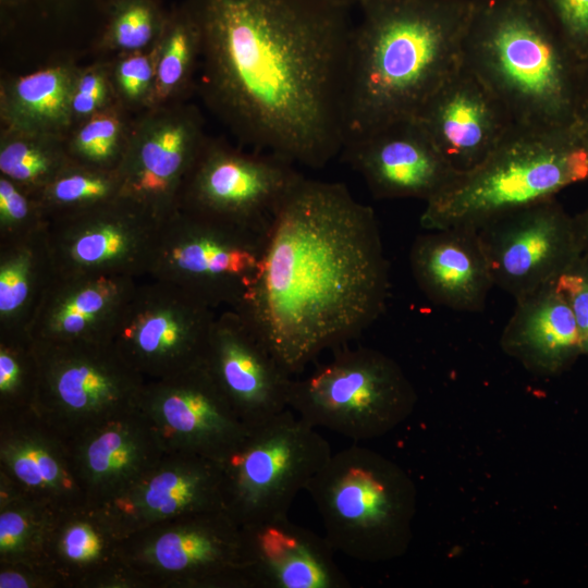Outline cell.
Returning a JSON list of instances; mask_svg holds the SVG:
<instances>
[{
	"label": "cell",
	"instance_id": "6da1fadb",
	"mask_svg": "<svg viewBox=\"0 0 588 588\" xmlns=\"http://www.w3.org/2000/svg\"><path fill=\"white\" fill-rule=\"evenodd\" d=\"M200 95L238 144L322 168L346 139L355 24L338 0H188Z\"/></svg>",
	"mask_w": 588,
	"mask_h": 588
},
{
	"label": "cell",
	"instance_id": "7a4b0ae2",
	"mask_svg": "<svg viewBox=\"0 0 588 588\" xmlns=\"http://www.w3.org/2000/svg\"><path fill=\"white\" fill-rule=\"evenodd\" d=\"M389 264L373 210L341 183L303 176L268 230L258 272L233 309L292 376L383 313Z\"/></svg>",
	"mask_w": 588,
	"mask_h": 588
},
{
	"label": "cell",
	"instance_id": "3957f363",
	"mask_svg": "<svg viewBox=\"0 0 588 588\" xmlns=\"http://www.w3.org/2000/svg\"><path fill=\"white\" fill-rule=\"evenodd\" d=\"M476 0H363L354 26L346 139L414 119L463 65ZM345 145V144H344Z\"/></svg>",
	"mask_w": 588,
	"mask_h": 588
},
{
	"label": "cell",
	"instance_id": "277c9868",
	"mask_svg": "<svg viewBox=\"0 0 588 588\" xmlns=\"http://www.w3.org/2000/svg\"><path fill=\"white\" fill-rule=\"evenodd\" d=\"M579 62L540 0H476L463 65L515 125L576 128Z\"/></svg>",
	"mask_w": 588,
	"mask_h": 588
},
{
	"label": "cell",
	"instance_id": "5b68a950",
	"mask_svg": "<svg viewBox=\"0 0 588 588\" xmlns=\"http://www.w3.org/2000/svg\"><path fill=\"white\" fill-rule=\"evenodd\" d=\"M588 180V139L576 128L539 130L514 125L476 168L461 173L426 203L424 230L479 229L525 206L554 198Z\"/></svg>",
	"mask_w": 588,
	"mask_h": 588
},
{
	"label": "cell",
	"instance_id": "8992f818",
	"mask_svg": "<svg viewBox=\"0 0 588 588\" xmlns=\"http://www.w3.org/2000/svg\"><path fill=\"white\" fill-rule=\"evenodd\" d=\"M305 490L335 551L371 561L400 550L413 509L412 488L377 453L356 444L332 453Z\"/></svg>",
	"mask_w": 588,
	"mask_h": 588
},
{
	"label": "cell",
	"instance_id": "52a82bcc",
	"mask_svg": "<svg viewBox=\"0 0 588 588\" xmlns=\"http://www.w3.org/2000/svg\"><path fill=\"white\" fill-rule=\"evenodd\" d=\"M32 345L37 363L33 411L65 442L139 408L147 381L110 342Z\"/></svg>",
	"mask_w": 588,
	"mask_h": 588
},
{
	"label": "cell",
	"instance_id": "ba28073f",
	"mask_svg": "<svg viewBox=\"0 0 588 588\" xmlns=\"http://www.w3.org/2000/svg\"><path fill=\"white\" fill-rule=\"evenodd\" d=\"M332 455L315 427L289 409L249 429L219 463L225 511L240 525L287 512Z\"/></svg>",
	"mask_w": 588,
	"mask_h": 588
},
{
	"label": "cell",
	"instance_id": "9c48e42d",
	"mask_svg": "<svg viewBox=\"0 0 588 588\" xmlns=\"http://www.w3.org/2000/svg\"><path fill=\"white\" fill-rule=\"evenodd\" d=\"M266 236L176 207L159 221L143 278L235 308L258 272Z\"/></svg>",
	"mask_w": 588,
	"mask_h": 588
},
{
	"label": "cell",
	"instance_id": "30bf717a",
	"mask_svg": "<svg viewBox=\"0 0 588 588\" xmlns=\"http://www.w3.org/2000/svg\"><path fill=\"white\" fill-rule=\"evenodd\" d=\"M415 393L382 353L345 350L304 379L293 380L289 407L313 427L358 441L378 437L412 409Z\"/></svg>",
	"mask_w": 588,
	"mask_h": 588
},
{
	"label": "cell",
	"instance_id": "8fae6325",
	"mask_svg": "<svg viewBox=\"0 0 588 588\" xmlns=\"http://www.w3.org/2000/svg\"><path fill=\"white\" fill-rule=\"evenodd\" d=\"M122 562L145 588H254L241 526L225 511L135 532L123 540Z\"/></svg>",
	"mask_w": 588,
	"mask_h": 588
},
{
	"label": "cell",
	"instance_id": "7c38bea8",
	"mask_svg": "<svg viewBox=\"0 0 588 588\" xmlns=\"http://www.w3.org/2000/svg\"><path fill=\"white\" fill-rule=\"evenodd\" d=\"M216 308L169 281L140 278L124 299L109 342L146 381L205 363Z\"/></svg>",
	"mask_w": 588,
	"mask_h": 588
},
{
	"label": "cell",
	"instance_id": "4fadbf2b",
	"mask_svg": "<svg viewBox=\"0 0 588 588\" xmlns=\"http://www.w3.org/2000/svg\"><path fill=\"white\" fill-rule=\"evenodd\" d=\"M274 155L208 137L181 188V209L267 235L281 204L303 177Z\"/></svg>",
	"mask_w": 588,
	"mask_h": 588
},
{
	"label": "cell",
	"instance_id": "5bb4252c",
	"mask_svg": "<svg viewBox=\"0 0 588 588\" xmlns=\"http://www.w3.org/2000/svg\"><path fill=\"white\" fill-rule=\"evenodd\" d=\"M494 286L515 301L555 283L583 254L574 216L550 198L477 229Z\"/></svg>",
	"mask_w": 588,
	"mask_h": 588
},
{
	"label": "cell",
	"instance_id": "9a60e30c",
	"mask_svg": "<svg viewBox=\"0 0 588 588\" xmlns=\"http://www.w3.org/2000/svg\"><path fill=\"white\" fill-rule=\"evenodd\" d=\"M160 218L120 196L51 220L45 230L52 272L61 277H144Z\"/></svg>",
	"mask_w": 588,
	"mask_h": 588
},
{
	"label": "cell",
	"instance_id": "2e32d148",
	"mask_svg": "<svg viewBox=\"0 0 588 588\" xmlns=\"http://www.w3.org/2000/svg\"><path fill=\"white\" fill-rule=\"evenodd\" d=\"M207 139L203 115L192 103L177 101L138 113L117 169L121 195L163 218L176 208L183 183Z\"/></svg>",
	"mask_w": 588,
	"mask_h": 588
},
{
	"label": "cell",
	"instance_id": "e0dca14e",
	"mask_svg": "<svg viewBox=\"0 0 588 588\" xmlns=\"http://www.w3.org/2000/svg\"><path fill=\"white\" fill-rule=\"evenodd\" d=\"M139 409L166 452L220 462L249 431L205 363L147 381Z\"/></svg>",
	"mask_w": 588,
	"mask_h": 588
},
{
	"label": "cell",
	"instance_id": "ac0fdd59",
	"mask_svg": "<svg viewBox=\"0 0 588 588\" xmlns=\"http://www.w3.org/2000/svg\"><path fill=\"white\" fill-rule=\"evenodd\" d=\"M205 364L246 428L290 408L291 375L237 310L217 314Z\"/></svg>",
	"mask_w": 588,
	"mask_h": 588
},
{
	"label": "cell",
	"instance_id": "d6986e66",
	"mask_svg": "<svg viewBox=\"0 0 588 588\" xmlns=\"http://www.w3.org/2000/svg\"><path fill=\"white\" fill-rule=\"evenodd\" d=\"M99 506L123 539L166 520L225 511L221 467L200 455L166 452L128 488Z\"/></svg>",
	"mask_w": 588,
	"mask_h": 588
},
{
	"label": "cell",
	"instance_id": "ffe728a7",
	"mask_svg": "<svg viewBox=\"0 0 588 588\" xmlns=\"http://www.w3.org/2000/svg\"><path fill=\"white\" fill-rule=\"evenodd\" d=\"M342 152L377 198H418L427 203L461 174L415 118L348 139Z\"/></svg>",
	"mask_w": 588,
	"mask_h": 588
},
{
	"label": "cell",
	"instance_id": "44dd1931",
	"mask_svg": "<svg viewBox=\"0 0 588 588\" xmlns=\"http://www.w3.org/2000/svg\"><path fill=\"white\" fill-rule=\"evenodd\" d=\"M415 119L460 173L479 166L515 125L501 101L464 65Z\"/></svg>",
	"mask_w": 588,
	"mask_h": 588
},
{
	"label": "cell",
	"instance_id": "7402d4cb",
	"mask_svg": "<svg viewBox=\"0 0 588 588\" xmlns=\"http://www.w3.org/2000/svg\"><path fill=\"white\" fill-rule=\"evenodd\" d=\"M0 486L54 511L86 503L66 442L33 409L0 415Z\"/></svg>",
	"mask_w": 588,
	"mask_h": 588
},
{
	"label": "cell",
	"instance_id": "603a6c76",
	"mask_svg": "<svg viewBox=\"0 0 588 588\" xmlns=\"http://www.w3.org/2000/svg\"><path fill=\"white\" fill-rule=\"evenodd\" d=\"M86 503L102 505L151 468L166 453L139 408L66 442Z\"/></svg>",
	"mask_w": 588,
	"mask_h": 588
},
{
	"label": "cell",
	"instance_id": "cb8c5ba5",
	"mask_svg": "<svg viewBox=\"0 0 588 588\" xmlns=\"http://www.w3.org/2000/svg\"><path fill=\"white\" fill-rule=\"evenodd\" d=\"M254 588H346L326 537L281 515L241 526Z\"/></svg>",
	"mask_w": 588,
	"mask_h": 588
},
{
	"label": "cell",
	"instance_id": "d4e9b609",
	"mask_svg": "<svg viewBox=\"0 0 588 588\" xmlns=\"http://www.w3.org/2000/svg\"><path fill=\"white\" fill-rule=\"evenodd\" d=\"M138 279L52 275L27 323L34 343L109 342L115 317Z\"/></svg>",
	"mask_w": 588,
	"mask_h": 588
},
{
	"label": "cell",
	"instance_id": "484cf974",
	"mask_svg": "<svg viewBox=\"0 0 588 588\" xmlns=\"http://www.w3.org/2000/svg\"><path fill=\"white\" fill-rule=\"evenodd\" d=\"M409 265L424 295L456 311H481L494 286L476 229L426 230L412 244Z\"/></svg>",
	"mask_w": 588,
	"mask_h": 588
},
{
	"label": "cell",
	"instance_id": "4316f807",
	"mask_svg": "<svg viewBox=\"0 0 588 588\" xmlns=\"http://www.w3.org/2000/svg\"><path fill=\"white\" fill-rule=\"evenodd\" d=\"M123 538L100 506L89 503L57 511L46 540V566L62 588H96L121 567Z\"/></svg>",
	"mask_w": 588,
	"mask_h": 588
},
{
	"label": "cell",
	"instance_id": "83f0119b",
	"mask_svg": "<svg viewBox=\"0 0 588 588\" xmlns=\"http://www.w3.org/2000/svg\"><path fill=\"white\" fill-rule=\"evenodd\" d=\"M501 345L528 368L555 375L583 355L575 316L555 283L515 301Z\"/></svg>",
	"mask_w": 588,
	"mask_h": 588
},
{
	"label": "cell",
	"instance_id": "f1b7e54d",
	"mask_svg": "<svg viewBox=\"0 0 588 588\" xmlns=\"http://www.w3.org/2000/svg\"><path fill=\"white\" fill-rule=\"evenodd\" d=\"M77 65L69 62L0 84L1 128L68 136L73 127L71 95Z\"/></svg>",
	"mask_w": 588,
	"mask_h": 588
},
{
	"label": "cell",
	"instance_id": "f546056e",
	"mask_svg": "<svg viewBox=\"0 0 588 588\" xmlns=\"http://www.w3.org/2000/svg\"><path fill=\"white\" fill-rule=\"evenodd\" d=\"M45 230L0 243L2 334H25L27 323L53 275Z\"/></svg>",
	"mask_w": 588,
	"mask_h": 588
},
{
	"label": "cell",
	"instance_id": "4dcf8cb0",
	"mask_svg": "<svg viewBox=\"0 0 588 588\" xmlns=\"http://www.w3.org/2000/svg\"><path fill=\"white\" fill-rule=\"evenodd\" d=\"M155 106L184 101L199 69L201 37L187 4L168 13L156 41Z\"/></svg>",
	"mask_w": 588,
	"mask_h": 588
},
{
	"label": "cell",
	"instance_id": "1f68e13d",
	"mask_svg": "<svg viewBox=\"0 0 588 588\" xmlns=\"http://www.w3.org/2000/svg\"><path fill=\"white\" fill-rule=\"evenodd\" d=\"M71 162L66 136L1 128L0 174L35 194Z\"/></svg>",
	"mask_w": 588,
	"mask_h": 588
},
{
	"label": "cell",
	"instance_id": "d6a6232c",
	"mask_svg": "<svg viewBox=\"0 0 588 588\" xmlns=\"http://www.w3.org/2000/svg\"><path fill=\"white\" fill-rule=\"evenodd\" d=\"M56 512L0 486V563L46 566L45 546Z\"/></svg>",
	"mask_w": 588,
	"mask_h": 588
},
{
	"label": "cell",
	"instance_id": "836d02e7",
	"mask_svg": "<svg viewBox=\"0 0 588 588\" xmlns=\"http://www.w3.org/2000/svg\"><path fill=\"white\" fill-rule=\"evenodd\" d=\"M118 170L71 162L36 193L47 221L78 213L122 196Z\"/></svg>",
	"mask_w": 588,
	"mask_h": 588
},
{
	"label": "cell",
	"instance_id": "e575fe53",
	"mask_svg": "<svg viewBox=\"0 0 588 588\" xmlns=\"http://www.w3.org/2000/svg\"><path fill=\"white\" fill-rule=\"evenodd\" d=\"M133 119L119 103L74 125L66 136L73 162L117 170L125 152Z\"/></svg>",
	"mask_w": 588,
	"mask_h": 588
},
{
	"label": "cell",
	"instance_id": "d590c367",
	"mask_svg": "<svg viewBox=\"0 0 588 588\" xmlns=\"http://www.w3.org/2000/svg\"><path fill=\"white\" fill-rule=\"evenodd\" d=\"M167 16L158 0H111L98 47L117 54L150 49Z\"/></svg>",
	"mask_w": 588,
	"mask_h": 588
},
{
	"label": "cell",
	"instance_id": "8d00e7d4",
	"mask_svg": "<svg viewBox=\"0 0 588 588\" xmlns=\"http://www.w3.org/2000/svg\"><path fill=\"white\" fill-rule=\"evenodd\" d=\"M37 363L26 334L0 333V415L33 409Z\"/></svg>",
	"mask_w": 588,
	"mask_h": 588
},
{
	"label": "cell",
	"instance_id": "74e56055",
	"mask_svg": "<svg viewBox=\"0 0 588 588\" xmlns=\"http://www.w3.org/2000/svg\"><path fill=\"white\" fill-rule=\"evenodd\" d=\"M118 103L137 114L155 106L156 44L147 50L119 53L109 61Z\"/></svg>",
	"mask_w": 588,
	"mask_h": 588
},
{
	"label": "cell",
	"instance_id": "f35d334b",
	"mask_svg": "<svg viewBox=\"0 0 588 588\" xmlns=\"http://www.w3.org/2000/svg\"><path fill=\"white\" fill-rule=\"evenodd\" d=\"M47 223L36 194L0 174V243L41 232Z\"/></svg>",
	"mask_w": 588,
	"mask_h": 588
},
{
	"label": "cell",
	"instance_id": "ab89813d",
	"mask_svg": "<svg viewBox=\"0 0 588 588\" xmlns=\"http://www.w3.org/2000/svg\"><path fill=\"white\" fill-rule=\"evenodd\" d=\"M117 103L109 61L77 66L71 95L73 126Z\"/></svg>",
	"mask_w": 588,
	"mask_h": 588
},
{
	"label": "cell",
	"instance_id": "60d3db41",
	"mask_svg": "<svg viewBox=\"0 0 588 588\" xmlns=\"http://www.w3.org/2000/svg\"><path fill=\"white\" fill-rule=\"evenodd\" d=\"M558 32L578 58L588 56V0H540Z\"/></svg>",
	"mask_w": 588,
	"mask_h": 588
},
{
	"label": "cell",
	"instance_id": "b9f144b4",
	"mask_svg": "<svg viewBox=\"0 0 588 588\" xmlns=\"http://www.w3.org/2000/svg\"><path fill=\"white\" fill-rule=\"evenodd\" d=\"M558 290L564 295L575 316L583 345L588 355V250L556 280Z\"/></svg>",
	"mask_w": 588,
	"mask_h": 588
},
{
	"label": "cell",
	"instance_id": "7bdbcfd3",
	"mask_svg": "<svg viewBox=\"0 0 588 588\" xmlns=\"http://www.w3.org/2000/svg\"><path fill=\"white\" fill-rule=\"evenodd\" d=\"M0 588H62V585L44 565L0 563Z\"/></svg>",
	"mask_w": 588,
	"mask_h": 588
},
{
	"label": "cell",
	"instance_id": "ee69618b",
	"mask_svg": "<svg viewBox=\"0 0 588 588\" xmlns=\"http://www.w3.org/2000/svg\"><path fill=\"white\" fill-rule=\"evenodd\" d=\"M576 130L588 139V56L579 62Z\"/></svg>",
	"mask_w": 588,
	"mask_h": 588
},
{
	"label": "cell",
	"instance_id": "f6af8a7d",
	"mask_svg": "<svg viewBox=\"0 0 588 588\" xmlns=\"http://www.w3.org/2000/svg\"><path fill=\"white\" fill-rule=\"evenodd\" d=\"M74 0H1L5 9H22L27 7H38L48 9H58L64 7Z\"/></svg>",
	"mask_w": 588,
	"mask_h": 588
},
{
	"label": "cell",
	"instance_id": "bcb514c9",
	"mask_svg": "<svg viewBox=\"0 0 588 588\" xmlns=\"http://www.w3.org/2000/svg\"><path fill=\"white\" fill-rule=\"evenodd\" d=\"M574 221H575L576 231L579 237V242L583 247V252H587L588 250V204L581 212L574 216Z\"/></svg>",
	"mask_w": 588,
	"mask_h": 588
},
{
	"label": "cell",
	"instance_id": "7dc6e473",
	"mask_svg": "<svg viewBox=\"0 0 588 588\" xmlns=\"http://www.w3.org/2000/svg\"><path fill=\"white\" fill-rule=\"evenodd\" d=\"M346 5H350L352 7L353 4H358L363 1V0H338Z\"/></svg>",
	"mask_w": 588,
	"mask_h": 588
}]
</instances>
